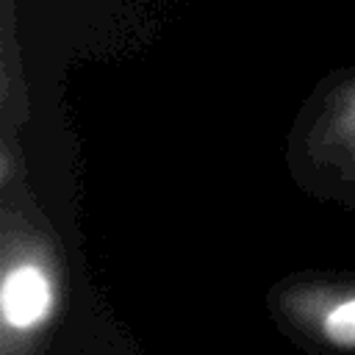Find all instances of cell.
Returning <instances> with one entry per match:
<instances>
[{
	"instance_id": "2",
	"label": "cell",
	"mask_w": 355,
	"mask_h": 355,
	"mask_svg": "<svg viewBox=\"0 0 355 355\" xmlns=\"http://www.w3.org/2000/svg\"><path fill=\"white\" fill-rule=\"evenodd\" d=\"M322 330H324L327 341H333L336 347H355V297L336 302L324 313Z\"/></svg>"
},
{
	"instance_id": "1",
	"label": "cell",
	"mask_w": 355,
	"mask_h": 355,
	"mask_svg": "<svg viewBox=\"0 0 355 355\" xmlns=\"http://www.w3.org/2000/svg\"><path fill=\"white\" fill-rule=\"evenodd\" d=\"M53 280L39 263L19 261L6 272L0 286V311L6 327L17 333L42 327L53 313Z\"/></svg>"
}]
</instances>
